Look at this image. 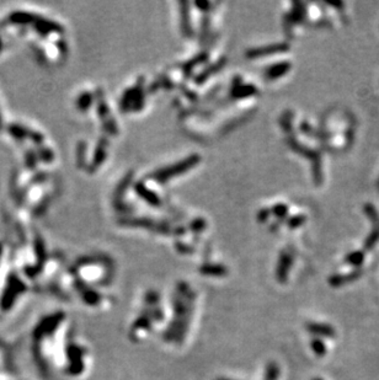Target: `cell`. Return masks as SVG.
I'll use <instances>...</instances> for the list:
<instances>
[{"instance_id":"6da1fadb","label":"cell","mask_w":379,"mask_h":380,"mask_svg":"<svg viewBox=\"0 0 379 380\" xmlns=\"http://www.w3.org/2000/svg\"><path fill=\"white\" fill-rule=\"evenodd\" d=\"M199 160L201 159H199L198 155H192V157H189L187 159L180 161V163L175 164V165L170 166L168 169H164L160 170V171L154 172L153 179L160 182H165L168 181L169 179H171L172 176L179 175V173H184L186 172L187 170L192 169V166H195Z\"/></svg>"},{"instance_id":"7a4b0ae2","label":"cell","mask_w":379,"mask_h":380,"mask_svg":"<svg viewBox=\"0 0 379 380\" xmlns=\"http://www.w3.org/2000/svg\"><path fill=\"white\" fill-rule=\"evenodd\" d=\"M289 49V46L287 43H276L271 44V46L262 47V48H255L250 52H247V57L250 58H255L259 56H266V55H273V53H282L287 52Z\"/></svg>"},{"instance_id":"3957f363","label":"cell","mask_w":379,"mask_h":380,"mask_svg":"<svg viewBox=\"0 0 379 380\" xmlns=\"http://www.w3.org/2000/svg\"><path fill=\"white\" fill-rule=\"evenodd\" d=\"M361 274H362V270H361V268H357V270L352 271L350 273L334 274V276H331L329 278V282L333 287H340L345 283L353 282V281H356L357 278L361 277Z\"/></svg>"},{"instance_id":"277c9868","label":"cell","mask_w":379,"mask_h":380,"mask_svg":"<svg viewBox=\"0 0 379 380\" xmlns=\"http://www.w3.org/2000/svg\"><path fill=\"white\" fill-rule=\"evenodd\" d=\"M289 69H291V63H288V62L277 63V64H274L272 65V67L268 68L266 71V78L270 80H274V79H277V78H281L285 75V74H287Z\"/></svg>"},{"instance_id":"5b68a950","label":"cell","mask_w":379,"mask_h":380,"mask_svg":"<svg viewBox=\"0 0 379 380\" xmlns=\"http://www.w3.org/2000/svg\"><path fill=\"white\" fill-rule=\"evenodd\" d=\"M136 190H137V192H138L139 196L143 197V198L147 200L148 203H150V205H153V206H159L160 205V200H159V198H158L157 194H155L154 192H151V191L149 190V188L145 187L143 184L137 185Z\"/></svg>"},{"instance_id":"8992f818","label":"cell","mask_w":379,"mask_h":380,"mask_svg":"<svg viewBox=\"0 0 379 380\" xmlns=\"http://www.w3.org/2000/svg\"><path fill=\"white\" fill-rule=\"evenodd\" d=\"M379 242V226H373L372 232L367 236L365 242H363V249L366 251H371L374 249V246Z\"/></svg>"},{"instance_id":"52a82bcc","label":"cell","mask_w":379,"mask_h":380,"mask_svg":"<svg viewBox=\"0 0 379 380\" xmlns=\"http://www.w3.org/2000/svg\"><path fill=\"white\" fill-rule=\"evenodd\" d=\"M345 262H347L348 265L355 266V267H360L363 262H365V252L361 250L352 251L345 257Z\"/></svg>"},{"instance_id":"ba28073f","label":"cell","mask_w":379,"mask_h":380,"mask_svg":"<svg viewBox=\"0 0 379 380\" xmlns=\"http://www.w3.org/2000/svg\"><path fill=\"white\" fill-rule=\"evenodd\" d=\"M363 212L368 217V219L372 221L373 226H379V212L372 203H365L363 205Z\"/></svg>"},{"instance_id":"9c48e42d","label":"cell","mask_w":379,"mask_h":380,"mask_svg":"<svg viewBox=\"0 0 379 380\" xmlns=\"http://www.w3.org/2000/svg\"><path fill=\"white\" fill-rule=\"evenodd\" d=\"M309 330L313 332V334H318V335H323V336H327V337H333L335 335V331H334L333 327L327 325H321V324H310L309 325Z\"/></svg>"},{"instance_id":"30bf717a","label":"cell","mask_w":379,"mask_h":380,"mask_svg":"<svg viewBox=\"0 0 379 380\" xmlns=\"http://www.w3.org/2000/svg\"><path fill=\"white\" fill-rule=\"evenodd\" d=\"M256 94L255 86L252 85H245V86H239L233 90V97L235 98H241V97H247L251 96V95Z\"/></svg>"},{"instance_id":"8fae6325","label":"cell","mask_w":379,"mask_h":380,"mask_svg":"<svg viewBox=\"0 0 379 380\" xmlns=\"http://www.w3.org/2000/svg\"><path fill=\"white\" fill-rule=\"evenodd\" d=\"M106 157V143L105 140L100 143L96 149V153H95V159H94V166L100 165V164L104 163Z\"/></svg>"},{"instance_id":"7c38bea8","label":"cell","mask_w":379,"mask_h":380,"mask_svg":"<svg viewBox=\"0 0 379 380\" xmlns=\"http://www.w3.org/2000/svg\"><path fill=\"white\" fill-rule=\"evenodd\" d=\"M292 263V257L291 255H283L282 256V261H281V267H280V277L285 278L286 274H287V270H289V266Z\"/></svg>"},{"instance_id":"4fadbf2b","label":"cell","mask_w":379,"mask_h":380,"mask_svg":"<svg viewBox=\"0 0 379 380\" xmlns=\"http://www.w3.org/2000/svg\"><path fill=\"white\" fill-rule=\"evenodd\" d=\"M92 103V96L90 94H88V92H85V94H83L82 96L79 97V100H78V107H79V110H88V107L90 106Z\"/></svg>"},{"instance_id":"5bb4252c","label":"cell","mask_w":379,"mask_h":380,"mask_svg":"<svg viewBox=\"0 0 379 380\" xmlns=\"http://www.w3.org/2000/svg\"><path fill=\"white\" fill-rule=\"evenodd\" d=\"M306 220H307L306 215H303V214L294 215V217H292L291 219L288 220V225H289V228H292V229L298 228V226H300L302 224L306 223Z\"/></svg>"},{"instance_id":"9a60e30c","label":"cell","mask_w":379,"mask_h":380,"mask_svg":"<svg viewBox=\"0 0 379 380\" xmlns=\"http://www.w3.org/2000/svg\"><path fill=\"white\" fill-rule=\"evenodd\" d=\"M222 64H223V62H220V63H217V64H216V65H214V67H212V68H211V69H208L207 71H205V73H202V74H201V75H199L198 78H197V80H196V82H197V83H204V82H205V80H206V78H207L208 75H211V74L216 73V71L218 70V68H219V69H220V67H222Z\"/></svg>"},{"instance_id":"2e32d148","label":"cell","mask_w":379,"mask_h":380,"mask_svg":"<svg viewBox=\"0 0 379 380\" xmlns=\"http://www.w3.org/2000/svg\"><path fill=\"white\" fill-rule=\"evenodd\" d=\"M98 113H100L101 118L106 119L107 115H109V110H107V106L104 101V97L98 98Z\"/></svg>"},{"instance_id":"e0dca14e","label":"cell","mask_w":379,"mask_h":380,"mask_svg":"<svg viewBox=\"0 0 379 380\" xmlns=\"http://www.w3.org/2000/svg\"><path fill=\"white\" fill-rule=\"evenodd\" d=\"M273 211H274V213H276L277 217H280V218H285L286 215H287V213H288V208L286 207L285 205H277V206H274Z\"/></svg>"},{"instance_id":"ac0fdd59","label":"cell","mask_w":379,"mask_h":380,"mask_svg":"<svg viewBox=\"0 0 379 380\" xmlns=\"http://www.w3.org/2000/svg\"><path fill=\"white\" fill-rule=\"evenodd\" d=\"M313 348H314L315 352L320 356H323V353L325 352V347L320 341H314V342H313Z\"/></svg>"},{"instance_id":"d6986e66","label":"cell","mask_w":379,"mask_h":380,"mask_svg":"<svg viewBox=\"0 0 379 380\" xmlns=\"http://www.w3.org/2000/svg\"><path fill=\"white\" fill-rule=\"evenodd\" d=\"M329 5H330V7L341 9L342 7H344V3H329Z\"/></svg>"},{"instance_id":"ffe728a7","label":"cell","mask_w":379,"mask_h":380,"mask_svg":"<svg viewBox=\"0 0 379 380\" xmlns=\"http://www.w3.org/2000/svg\"><path fill=\"white\" fill-rule=\"evenodd\" d=\"M0 128H2V119H0Z\"/></svg>"},{"instance_id":"44dd1931","label":"cell","mask_w":379,"mask_h":380,"mask_svg":"<svg viewBox=\"0 0 379 380\" xmlns=\"http://www.w3.org/2000/svg\"><path fill=\"white\" fill-rule=\"evenodd\" d=\"M0 48H2V41H0Z\"/></svg>"},{"instance_id":"7402d4cb","label":"cell","mask_w":379,"mask_h":380,"mask_svg":"<svg viewBox=\"0 0 379 380\" xmlns=\"http://www.w3.org/2000/svg\"><path fill=\"white\" fill-rule=\"evenodd\" d=\"M378 190H379V181H378Z\"/></svg>"}]
</instances>
